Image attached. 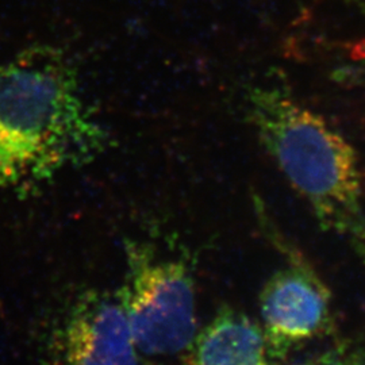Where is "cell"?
<instances>
[{"instance_id": "cell-1", "label": "cell", "mask_w": 365, "mask_h": 365, "mask_svg": "<svg viewBox=\"0 0 365 365\" xmlns=\"http://www.w3.org/2000/svg\"><path fill=\"white\" fill-rule=\"evenodd\" d=\"M107 145L61 49L33 45L0 66V190L31 191Z\"/></svg>"}, {"instance_id": "cell-2", "label": "cell", "mask_w": 365, "mask_h": 365, "mask_svg": "<svg viewBox=\"0 0 365 365\" xmlns=\"http://www.w3.org/2000/svg\"><path fill=\"white\" fill-rule=\"evenodd\" d=\"M242 113L322 230L365 261L363 178L352 145L325 118L276 86H247Z\"/></svg>"}, {"instance_id": "cell-3", "label": "cell", "mask_w": 365, "mask_h": 365, "mask_svg": "<svg viewBox=\"0 0 365 365\" xmlns=\"http://www.w3.org/2000/svg\"><path fill=\"white\" fill-rule=\"evenodd\" d=\"M118 297L143 360H176L199 329L194 268L184 253L128 241Z\"/></svg>"}, {"instance_id": "cell-4", "label": "cell", "mask_w": 365, "mask_h": 365, "mask_svg": "<svg viewBox=\"0 0 365 365\" xmlns=\"http://www.w3.org/2000/svg\"><path fill=\"white\" fill-rule=\"evenodd\" d=\"M268 230L284 262L261 288L259 324L274 360L283 365L315 341L333 337L336 315L331 292L312 262L269 225Z\"/></svg>"}, {"instance_id": "cell-5", "label": "cell", "mask_w": 365, "mask_h": 365, "mask_svg": "<svg viewBox=\"0 0 365 365\" xmlns=\"http://www.w3.org/2000/svg\"><path fill=\"white\" fill-rule=\"evenodd\" d=\"M56 365H141L143 357L117 294L80 295L53 331Z\"/></svg>"}, {"instance_id": "cell-6", "label": "cell", "mask_w": 365, "mask_h": 365, "mask_svg": "<svg viewBox=\"0 0 365 365\" xmlns=\"http://www.w3.org/2000/svg\"><path fill=\"white\" fill-rule=\"evenodd\" d=\"M175 365H282L268 348L259 321L223 306L199 327Z\"/></svg>"}, {"instance_id": "cell-7", "label": "cell", "mask_w": 365, "mask_h": 365, "mask_svg": "<svg viewBox=\"0 0 365 365\" xmlns=\"http://www.w3.org/2000/svg\"><path fill=\"white\" fill-rule=\"evenodd\" d=\"M292 365H365V339H333Z\"/></svg>"}, {"instance_id": "cell-8", "label": "cell", "mask_w": 365, "mask_h": 365, "mask_svg": "<svg viewBox=\"0 0 365 365\" xmlns=\"http://www.w3.org/2000/svg\"><path fill=\"white\" fill-rule=\"evenodd\" d=\"M330 78L345 88L365 87V53L352 58L349 63L336 66Z\"/></svg>"}]
</instances>
